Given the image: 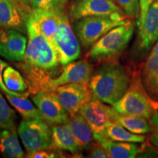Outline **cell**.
I'll use <instances>...</instances> for the list:
<instances>
[{
	"mask_svg": "<svg viewBox=\"0 0 158 158\" xmlns=\"http://www.w3.org/2000/svg\"><path fill=\"white\" fill-rule=\"evenodd\" d=\"M131 19L124 13L86 17L76 20L73 28L83 46L89 48L110 29L127 23Z\"/></svg>",
	"mask_w": 158,
	"mask_h": 158,
	"instance_id": "5",
	"label": "cell"
},
{
	"mask_svg": "<svg viewBox=\"0 0 158 158\" xmlns=\"http://www.w3.org/2000/svg\"><path fill=\"white\" fill-rule=\"evenodd\" d=\"M0 153L7 158L24 157V153L17 135L16 127L0 130Z\"/></svg>",
	"mask_w": 158,
	"mask_h": 158,
	"instance_id": "21",
	"label": "cell"
},
{
	"mask_svg": "<svg viewBox=\"0 0 158 158\" xmlns=\"http://www.w3.org/2000/svg\"><path fill=\"white\" fill-rule=\"evenodd\" d=\"M12 1L15 2V3L21 6L27 13H29L32 10L30 5V1L29 0H12Z\"/></svg>",
	"mask_w": 158,
	"mask_h": 158,
	"instance_id": "34",
	"label": "cell"
},
{
	"mask_svg": "<svg viewBox=\"0 0 158 158\" xmlns=\"http://www.w3.org/2000/svg\"><path fill=\"white\" fill-rule=\"evenodd\" d=\"M149 120V141L153 146L158 148V110Z\"/></svg>",
	"mask_w": 158,
	"mask_h": 158,
	"instance_id": "31",
	"label": "cell"
},
{
	"mask_svg": "<svg viewBox=\"0 0 158 158\" xmlns=\"http://www.w3.org/2000/svg\"><path fill=\"white\" fill-rule=\"evenodd\" d=\"M64 11L62 10H31L27 14L40 32L51 44Z\"/></svg>",
	"mask_w": 158,
	"mask_h": 158,
	"instance_id": "15",
	"label": "cell"
},
{
	"mask_svg": "<svg viewBox=\"0 0 158 158\" xmlns=\"http://www.w3.org/2000/svg\"><path fill=\"white\" fill-rule=\"evenodd\" d=\"M5 96L10 103L21 114L23 119H44L37 106L35 107L27 97H19L6 94Z\"/></svg>",
	"mask_w": 158,
	"mask_h": 158,
	"instance_id": "23",
	"label": "cell"
},
{
	"mask_svg": "<svg viewBox=\"0 0 158 158\" xmlns=\"http://www.w3.org/2000/svg\"><path fill=\"white\" fill-rule=\"evenodd\" d=\"M69 1V0H59V2H60L61 5H62V6H64L66 5L67 3H68V2Z\"/></svg>",
	"mask_w": 158,
	"mask_h": 158,
	"instance_id": "36",
	"label": "cell"
},
{
	"mask_svg": "<svg viewBox=\"0 0 158 158\" xmlns=\"http://www.w3.org/2000/svg\"><path fill=\"white\" fill-rule=\"evenodd\" d=\"M56 149L52 147L46 149H40L34 150V151L27 152L26 157L28 158H54V157H60L61 154L56 152Z\"/></svg>",
	"mask_w": 158,
	"mask_h": 158,
	"instance_id": "29",
	"label": "cell"
},
{
	"mask_svg": "<svg viewBox=\"0 0 158 158\" xmlns=\"http://www.w3.org/2000/svg\"><path fill=\"white\" fill-rule=\"evenodd\" d=\"M115 1L127 16L130 18L139 17V0H115Z\"/></svg>",
	"mask_w": 158,
	"mask_h": 158,
	"instance_id": "27",
	"label": "cell"
},
{
	"mask_svg": "<svg viewBox=\"0 0 158 158\" xmlns=\"http://www.w3.org/2000/svg\"><path fill=\"white\" fill-rule=\"evenodd\" d=\"M114 0H77L71 5L70 16L73 21L92 16H107L124 13ZM125 14V13H124Z\"/></svg>",
	"mask_w": 158,
	"mask_h": 158,
	"instance_id": "12",
	"label": "cell"
},
{
	"mask_svg": "<svg viewBox=\"0 0 158 158\" xmlns=\"http://www.w3.org/2000/svg\"><path fill=\"white\" fill-rule=\"evenodd\" d=\"M59 100L70 116L79 110L93 96L89 84H68L58 86L56 89Z\"/></svg>",
	"mask_w": 158,
	"mask_h": 158,
	"instance_id": "11",
	"label": "cell"
},
{
	"mask_svg": "<svg viewBox=\"0 0 158 158\" xmlns=\"http://www.w3.org/2000/svg\"><path fill=\"white\" fill-rule=\"evenodd\" d=\"M52 147L59 150H65L71 153L79 152L74 134L68 123L52 124Z\"/></svg>",
	"mask_w": 158,
	"mask_h": 158,
	"instance_id": "18",
	"label": "cell"
},
{
	"mask_svg": "<svg viewBox=\"0 0 158 158\" xmlns=\"http://www.w3.org/2000/svg\"><path fill=\"white\" fill-rule=\"evenodd\" d=\"M88 157L92 158H109L110 156L101 144L97 142L93 143L91 146Z\"/></svg>",
	"mask_w": 158,
	"mask_h": 158,
	"instance_id": "32",
	"label": "cell"
},
{
	"mask_svg": "<svg viewBox=\"0 0 158 158\" xmlns=\"http://www.w3.org/2000/svg\"><path fill=\"white\" fill-rule=\"evenodd\" d=\"M112 107L122 114H129L150 119L158 110V102L149 95L142 84L141 76L131 78L130 86L124 96Z\"/></svg>",
	"mask_w": 158,
	"mask_h": 158,
	"instance_id": "4",
	"label": "cell"
},
{
	"mask_svg": "<svg viewBox=\"0 0 158 158\" xmlns=\"http://www.w3.org/2000/svg\"><path fill=\"white\" fill-rule=\"evenodd\" d=\"M18 133L27 152L52 146V130L44 119H23L19 124Z\"/></svg>",
	"mask_w": 158,
	"mask_h": 158,
	"instance_id": "7",
	"label": "cell"
},
{
	"mask_svg": "<svg viewBox=\"0 0 158 158\" xmlns=\"http://www.w3.org/2000/svg\"><path fill=\"white\" fill-rule=\"evenodd\" d=\"M43 118L51 124L67 123L70 115L59 101L56 91L40 89L31 96Z\"/></svg>",
	"mask_w": 158,
	"mask_h": 158,
	"instance_id": "9",
	"label": "cell"
},
{
	"mask_svg": "<svg viewBox=\"0 0 158 158\" xmlns=\"http://www.w3.org/2000/svg\"><path fill=\"white\" fill-rule=\"evenodd\" d=\"M103 135L113 141L130 143H143L146 140L144 135H138L131 133L117 122H112L109 124L105 130Z\"/></svg>",
	"mask_w": 158,
	"mask_h": 158,
	"instance_id": "24",
	"label": "cell"
},
{
	"mask_svg": "<svg viewBox=\"0 0 158 158\" xmlns=\"http://www.w3.org/2000/svg\"><path fill=\"white\" fill-rule=\"evenodd\" d=\"M28 13L12 0H0V27L27 34L26 18Z\"/></svg>",
	"mask_w": 158,
	"mask_h": 158,
	"instance_id": "14",
	"label": "cell"
},
{
	"mask_svg": "<svg viewBox=\"0 0 158 158\" xmlns=\"http://www.w3.org/2000/svg\"><path fill=\"white\" fill-rule=\"evenodd\" d=\"M3 80L7 88L13 92H28V84L21 73L11 66H7L3 73Z\"/></svg>",
	"mask_w": 158,
	"mask_h": 158,
	"instance_id": "25",
	"label": "cell"
},
{
	"mask_svg": "<svg viewBox=\"0 0 158 158\" xmlns=\"http://www.w3.org/2000/svg\"><path fill=\"white\" fill-rule=\"evenodd\" d=\"M79 113L84 116L93 131L94 136L103 135L109 124L115 121L116 111L94 95L82 106Z\"/></svg>",
	"mask_w": 158,
	"mask_h": 158,
	"instance_id": "8",
	"label": "cell"
},
{
	"mask_svg": "<svg viewBox=\"0 0 158 158\" xmlns=\"http://www.w3.org/2000/svg\"><path fill=\"white\" fill-rule=\"evenodd\" d=\"M78 40L64 12L51 41L61 64L65 65L80 57L81 47Z\"/></svg>",
	"mask_w": 158,
	"mask_h": 158,
	"instance_id": "6",
	"label": "cell"
},
{
	"mask_svg": "<svg viewBox=\"0 0 158 158\" xmlns=\"http://www.w3.org/2000/svg\"><path fill=\"white\" fill-rule=\"evenodd\" d=\"M16 113L0 93V129H11L15 127Z\"/></svg>",
	"mask_w": 158,
	"mask_h": 158,
	"instance_id": "26",
	"label": "cell"
},
{
	"mask_svg": "<svg viewBox=\"0 0 158 158\" xmlns=\"http://www.w3.org/2000/svg\"><path fill=\"white\" fill-rule=\"evenodd\" d=\"M81 150L89 149L94 143V133L89 124L80 113L70 116L68 122Z\"/></svg>",
	"mask_w": 158,
	"mask_h": 158,
	"instance_id": "20",
	"label": "cell"
},
{
	"mask_svg": "<svg viewBox=\"0 0 158 158\" xmlns=\"http://www.w3.org/2000/svg\"><path fill=\"white\" fill-rule=\"evenodd\" d=\"M97 142L106 149L112 158H134L141 152L143 147L130 142L116 141L106 136H94Z\"/></svg>",
	"mask_w": 158,
	"mask_h": 158,
	"instance_id": "17",
	"label": "cell"
},
{
	"mask_svg": "<svg viewBox=\"0 0 158 158\" xmlns=\"http://www.w3.org/2000/svg\"><path fill=\"white\" fill-rule=\"evenodd\" d=\"M26 23L28 43L20 68L28 84V92L33 94L40 89H46L49 81L58 72L61 63L54 47L40 32L28 15Z\"/></svg>",
	"mask_w": 158,
	"mask_h": 158,
	"instance_id": "1",
	"label": "cell"
},
{
	"mask_svg": "<svg viewBox=\"0 0 158 158\" xmlns=\"http://www.w3.org/2000/svg\"><path fill=\"white\" fill-rule=\"evenodd\" d=\"M135 25L132 19L110 29L92 45L86 56L98 62L115 60L123 54L133 37Z\"/></svg>",
	"mask_w": 158,
	"mask_h": 158,
	"instance_id": "3",
	"label": "cell"
},
{
	"mask_svg": "<svg viewBox=\"0 0 158 158\" xmlns=\"http://www.w3.org/2000/svg\"><path fill=\"white\" fill-rule=\"evenodd\" d=\"M33 10H62L63 6L59 0H29Z\"/></svg>",
	"mask_w": 158,
	"mask_h": 158,
	"instance_id": "28",
	"label": "cell"
},
{
	"mask_svg": "<svg viewBox=\"0 0 158 158\" xmlns=\"http://www.w3.org/2000/svg\"><path fill=\"white\" fill-rule=\"evenodd\" d=\"M140 76L147 93L152 99L158 102V55L149 54Z\"/></svg>",
	"mask_w": 158,
	"mask_h": 158,
	"instance_id": "19",
	"label": "cell"
},
{
	"mask_svg": "<svg viewBox=\"0 0 158 158\" xmlns=\"http://www.w3.org/2000/svg\"><path fill=\"white\" fill-rule=\"evenodd\" d=\"M130 81L131 78L127 69L115 63H108L92 73L89 87L96 98L113 106L124 96Z\"/></svg>",
	"mask_w": 158,
	"mask_h": 158,
	"instance_id": "2",
	"label": "cell"
},
{
	"mask_svg": "<svg viewBox=\"0 0 158 158\" xmlns=\"http://www.w3.org/2000/svg\"><path fill=\"white\" fill-rule=\"evenodd\" d=\"M114 1H115V0H114Z\"/></svg>",
	"mask_w": 158,
	"mask_h": 158,
	"instance_id": "37",
	"label": "cell"
},
{
	"mask_svg": "<svg viewBox=\"0 0 158 158\" xmlns=\"http://www.w3.org/2000/svg\"><path fill=\"white\" fill-rule=\"evenodd\" d=\"M8 66V64L7 62H4L3 60L0 59V90L6 94H10V95L19 96V97H27L29 94V92H24V93H20V92H13L9 89L6 86V85L4 82L3 80V73L5 69Z\"/></svg>",
	"mask_w": 158,
	"mask_h": 158,
	"instance_id": "30",
	"label": "cell"
},
{
	"mask_svg": "<svg viewBox=\"0 0 158 158\" xmlns=\"http://www.w3.org/2000/svg\"><path fill=\"white\" fill-rule=\"evenodd\" d=\"M138 32V46L141 50L147 52L158 40V0H155L150 6Z\"/></svg>",
	"mask_w": 158,
	"mask_h": 158,
	"instance_id": "16",
	"label": "cell"
},
{
	"mask_svg": "<svg viewBox=\"0 0 158 158\" xmlns=\"http://www.w3.org/2000/svg\"><path fill=\"white\" fill-rule=\"evenodd\" d=\"M115 121L131 133L138 135H145L149 133L150 131L149 119L142 116L122 114L116 111Z\"/></svg>",
	"mask_w": 158,
	"mask_h": 158,
	"instance_id": "22",
	"label": "cell"
},
{
	"mask_svg": "<svg viewBox=\"0 0 158 158\" xmlns=\"http://www.w3.org/2000/svg\"><path fill=\"white\" fill-rule=\"evenodd\" d=\"M28 39L13 29L0 27V56L8 61L21 62L24 59Z\"/></svg>",
	"mask_w": 158,
	"mask_h": 158,
	"instance_id": "13",
	"label": "cell"
},
{
	"mask_svg": "<svg viewBox=\"0 0 158 158\" xmlns=\"http://www.w3.org/2000/svg\"><path fill=\"white\" fill-rule=\"evenodd\" d=\"M150 54L158 55V40H157V43H155V45L152 47V51H151V53H150Z\"/></svg>",
	"mask_w": 158,
	"mask_h": 158,
	"instance_id": "35",
	"label": "cell"
},
{
	"mask_svg": "<svg viewBox=\"0 0 158 158\" xmlns=\"http://www.w3.org/2000/svg\"><path fill=\"white\" fill-rule=\"evenodd\" d=\"M154 1L155 0H139L140 13L137 22L138 29L141 28L142 25H143L144 19H145V17L148 12V10L149 9L150 6L154 2Z\"/></svg>",
	"mask_w": 158,
	"mask_h": 158,
	"instance_id": "33",
	"label": "cell"
},
{
	"mask_svg": "<svg viewBox=\"0 0 158 158\" xmlns=\"http://www.w3.org/2000/svg\"><path fill=\"white\" fill-rule=\"evenodd\" d=\"M94 68L86 59L71 62L65 64L59 76L51 79L45 89L55 90L58 86L68 84H89Z\"/></svg>",
	"mask_w": 158,
	"mask_h": 158,
	"instance_id": "10",
	"label": "cell"
}]
</instances>
